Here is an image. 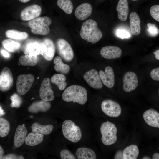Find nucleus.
I'll use <instances>...</instances> for the list:
<instances>
[{
    "label": "nucleus",
    "mask_w": 159,
    "mask_h": 159,
    "mask_svg": "<svg viewBox=\"0 0 159 159\" xmlns=\"http://www.w3.org/2000/svg\"><path fill=\"white\" fill-rule=\"evenodd\" d=\"M75 154L78 159H95L97 158L96 153L93 150L86 147L78 148Z\"/></svg>",
    "instance_id": "nucleus-23"
},
{
    "label": "nucleus",
    "mask_w": 159,
    "mask_h": 159,
    "mask_svg": "<svg viewBox=\"0 0 159 159\" xmlns=\"http://www.w3.org/2000/svg\"><path fill=\"white\" fill-rule=\"evenodd\" d=\"M21 49L25 54L37 56L42 55L45 52L46 47L43 41L29 39L24 43Z\"/></svg>",
    "instance_id": "nucleus-5"
},
{
    "label": "nucleus",
    "mask_w": 159,
    "mask_h": 159,
    "mask_svg": "<svg viewBox=\"0 0 159 159\" xmlns=\"http://www.w3.org/2000/svg\"><path fill=\"white\" fill-rule=\"evenodd\" d=\"M81 37L87 41L94 44L102 38V34L97 27V23L92 19L84 22L80 32Z\"/></svg>",
    "instance_id": "nucleus-1"
},
{
    "label": "nucleus",
    "mask_w": 159,
    "mask_h": 159,
    "mask_svg": "<svg viewBox=\"0 0 159 159\" xmlns=\"http://www.w3.org/2000/svg\"><path fill=\"white\" fill-rule=\"evenodd\" d=\"M12 102L11 106L12 107L18 108L20 106L22 102L21 98L17 93H14L10 97Z\"/></svg>",
    "instance_id": "nucleus-35"
},
{
    "label": "nucleus",
    "mask_w": 159,
    "mask_h": 159,
    "mask_svg": "<svg viewBox=\"0 0 159 159\" xmlns=\"http://www.w3.org/2000/svg\"><path fill=\"white\" fill-rule=\"evenodd\" d=\"M101 108L104 113L112 117H118L121 113V108L119 104L111 99L103 100L101 104Z\"/></svg>",
    "instance_id": "nucleus-6"
},
{
    "label": "nucleus",
    "mask_w": 159,
    "mask_h": 159,
    "mask_svg": "<svg viewBox=\"0 0 159 159\" xmlns=\"http://www.w3.org/2000/svg\"><path fill=\"white\" fill-rule=\"evenodd\" d=\"M132 0V1H137L138 0Z\"/></svg>",
    "instance_id": "nucleus-51"
},
{
    "label": "nucleus",
    "mask_w": 159,
    "mask_h": 159,
    "mask_svg": "<svg viewBox=\"0 0 159 159\" xmlns=\"http://www.w3.org/2000/svg\"><path fill=\"white\" fill-rule=\"evenodd\" d=\"M62 130L64 137L72 142H78L81 138L82 133L80 128L71 120H66L64 121Z\"/></svg>",
    "instance_id": "nucleus-4"
},
{
    "label": "nucleus",
    "mask_w": 159,
    "mask_h": 159,
    "mask_svg": "<svg viewBox=\"0 0 159 159\" xmlns=\"http://www.w3.org/2000/svg\"><path fill=\"white\" fill-rule=\"evenodd\" d=\"M114 159H123V151L121 150L117 151L115 153Z\"/></svg>",
    "instance_id": "nucleus-43"
},
{
    "label": "nucleus",
    "mask_w": 159,
    "mask_h": 159,
    "mask_svg": "<svg viewBox=\"0 0 159 159\" xmlns=\"http://www.w3.org/2000/svg\"><path fill=\"white\" fill-rule=\"evenodd\" d=\"M34 81L32 74H21L17 77L16 84L18 93L23 95L26 93L31 88Z\"/></svg>",
    "instance_id": "nucleus-7"
},
{
    "label": "nucleus",
    "mask_w": 159,
    "mask_h": 159,
    "mask_svg": "<svg viewBox=\"0 0 159 159\" xmlns=\"http://www.w3.org/2000/svg\"><path fill=\"white\" fill-rule=\"evenodd\" d=\"M142 159H150V158L147 156H145L142 158Z\"/></svg>",
    "instance_id": "nucleus-50"
},
{
    "label": "nucleus",
    "mask_w": 159,
    "mask_h": 159,
    "mask_svg": "<svg viewBox=\"0 0 159 159\" xmlns=\"http://www.w3.org/2000/svg\"><path fill=\"white\" fill-rule=\"evenodd\" d=\"M99 74L103 84L109 88L112 87L115 84V75L112 68L109 66L106 67L105 71L101 70Z\"/></svg>",
    "instance_id": "nucleus-14"
},
{
    "label": "nucleus",
    "mask_w": 159,
    "mask_h": 159,
    "mask_svg": "<svg viewBox=\"0 0 159 159\" xmlns=\"http://www.w3.org/2000/svg\"><path fill=\"white\" fill-rule=\"evenodd\" d=\"M27 130L24 125H19L15 132L14 138V145L18 148L21 146L25 141Z\"/></svg>",
    "instance_id": "nucleus-17"
},
{
    "label": "nucleus",
    "mask_w": 159,
    "mask_h": 159,
    "mask_svg": "<svg viewBox=\"0 0 159 159\" xmlns=\"http://www.w3.org/2000/svg\"><path fill=\"white\" fill-rule=\"evenodd\" d=\"M54 63L55 64L54 68L57 72L62 74H67L69 71L70 67L67 64L63 63L61 58L57 56L54 60Z\"/></svg>",
    "instance_id": "nucleus-29"
},
{
    "label": "nucleus",
    "mask_w": 159,
    "mask_h": 159,
    "mask_svg": "<svg viewBox=\"0 0 159 159\" xmlns=\"http://www.w3.org/2000/svg\"><path fill=\"white\" fill-rule=\"evenodd\" d=\"M31 31L32 33L34 34L46 35L49 33L50 29L49 26H43L34 29H31Z\"/></svg>",
    "instance_id": "nucleus-36"
},
{
    "label": "nucleus",
    "mask_w": 159,
    "mask_h": 159,
    "mask_svg": "<svg viewBox=\"0 0 159 159\" xmlns=\"http://www.w3.org/2000/svg\"><path fill=\"white\" fill-rule=\"evenodd\" d=\"M18 0L22 3H26L29 1L31 0Z\"/></svg>",
    "instance_id": "nucleus-49"
},
{
    "label": "nucleus",
    "mask_w": 159,
    "mask_h": 159,
    "mask_svg": "<svg viewBox=\"0 0 159 159\" xmlns=\"http://www.w3.org/2000/svg\"><path fill=\"white\" fill-rule=\"evenodd\" d=\"M122 81L123 89L126 92L133 91L138 85L137 76L135 73L132 72L125 73L123 76Z\"/></svg>",
    "instance_id": "nucleus-9"
},
{
    "label": "nucleus",
    "mask_w": 159,
    "mask_h": 159,
    "mask_svg": "<svg viewBox=\"0 0 159 159\" xmlns=\"http://www.w3.org/2000/svg\"><path fill=\"white\" fill-rule=\"evenodd\" d=\"M139 153V150L138 146L134 144L127 147L123 151L124 159H136Z\"/></svg>",
    "instance_id": "nucleus-26"
},
{
    "label": "nucleus",
    "mask_w": 159,
    "mask_h": 159,
    "mask_svg": "<svg viewBox=\"0 0 159 159\" xmlns=\"http://www.w3.org/2000/svg\"><path fill=\"white\" fill-rule=\"evenodd\" d=\"M100 130L102 135L101 141L103 144L109 146L116 142L117 129L114 123L107 121L102 124Z\"/></svg>",
    "instance_id": "nucleus-3"
},
{
    "label": "nucleus",
    "mask_w": 159,
    "mask_h": 159,
    "mask_svg": "<svg viewBox=\"0 0 159 159\" xmlns=\"http://www.w3.org/2000/svg\"><path fill=\"white\" fill-rule=\"evenodd\" d=\"M57 4L66 13L69 14L72 13L73 7L70 0H57Z\"/></svg>",
    "instance_id": "nucleus-33"
},
{
    "label": "nucleus",
    "mask_w": 159,
    "mask_h": 159,
    "mask_svg": "<svg viewBox=\"0 0 159 159\" xmlns=\"http://www.w3.org/2000/svg\"><path fill=\"white\" fill-rule=\"evenodd\" d=\"M152 158L153 159H159V153H154L152 157Z\"/></svg>",
    "instance_id": "nucleus-47"
},
{
    "label": "nucleus",
    "mask_w": 159,
    "mask_h": 159,
    "mask_svg": "<svg viewBox=\"0 0 159 159\" xmlns=\"http://www.w3.org/2000/svg\"><path fill=\"white\" fill-rule=\"evenodd\" d=\"M4 150L1 146H0V159H2L4 157Z\"/></svg>",
    "instance_id": "nucleus-45"
},
{
    "label": "nucleus",
    "mask_w": 159,
    "mask_h": 159,
    "mask_svg": "<svg viewBox=\"0 0 159 159\" xmlns=\"http://www.w3.org/2000/svg\"><path fill=\"white\" fill-rule=\"evenodd\" d=\"M5 35L8 38L17 40H25L28 36V34L26 32L14 29L6 31L5 32Z\"/></svg>",
    "instance_id": "nucleus-28"
},
{
    "label": "nucleus",
    "mask_w": 159,
    "mask_h": 159,
    "mask_svg": "<svg viewBox=\"0 0 159 159\" xmlns=\"http://www.w3.org/2000/svg\"><path fill=\"white\" fill-rule=\"evenodd\" d=\"M39 96L41 99L45 101H52L54 99V92L52 89L49 78H44L41 85Z\"/></svg>",
    "instance_id": "nucleus-12"
},
{
    "label": "nucleus",
    "mask_w": 159,
    "mask_h": 159,
    "mask_svg": "<svg viewBox=\"0 0 159 159\" xmlns=\"http://www.w3.org/2000/svg\"><path fill=\"white\" fill-rule=\"evenodd\" d=\"M100 53L101 56L105 58L115 59L120 57L122 51L118 47L108 46L103 47L100 50Z\"/></svg>",
    "instance_id": "nucleus-16"
},
{
    "label": "nucleus",
    "mask_w": 159,
    "mask_h": 159,
    "mask_svg": "<svg viewBox=\"0 0 159 159\" xmlns=\"http://www.w3.org/2000/svg\"><path fill=\"white\" fill-rule=\"evenodd\" d=\"M150 13L151 16L159 22V5H154L150 8Z\"/></svg>",
    "instance_id": "nucleus-37"
},
{
    "label": "nucleus",
    "mask_w": 159,
    "mask_h": 159,
    "mask_svg": "<svg viewBox=\"0 0 159 159\" xmlns=\"http://www.w3.org/2000/svg\"><path fill=\"white\" fill-rule=\"evenodd\" d=\"M147 26L148 32L151 36H155L159 33V30L154 24L148 23L147 24Z\"/></svg>",
    "instance_id": "nucleus-39"
},
{
    "label": "nucleus",
    "mask_w": 159,
    "mask_h": 159,
    "mask_svg": "<svg viewBox=\"0 0 159 159\" xmlns=\"http://www.w3.org/2000/svg\"><path fill=\"white\" fill-rule=\"evenodd\" d=\"M130 29L134 35H139L140 32V20L138 14L134 12L131 13L129 16Z\"/></svg>",
    "instance_id": "nucleus-20"
},
{
    "label": "nucleus",
    "mask_w": 159,
    "mask_h": 159,
    "mask_svg": "<svg viewBox=\"0 0 159 159\" xmlns=\"http://www.w3.org/2000/svg\"><path fill=\"white\" fill-rule=\"evenodd\" d=\"M1 52L2 55L5 58L8 57L9 56V54L8 53L4 50H2L1 51Z\"/></svg>",
    "instance_id": "nucleus-44"
},
{
    "label": "nucleus",
    "mask_w": 159,
    "mask_h": 159,
    "mask_svg": "<svg viewBox=\"0 0 159 159\" xmlns=\"http://www.w3.org/2000/svg\"><path fill=\"white\" fill-rule=\"evenodd\" d=\"M51 19L47 16L38 17L28 23L29 26L31 29L43 26H49L51 24Z\"/></svg>",
    "instance_id": "nucleus-24"
},
{
    "label": "nucleus",
    "mask_w": 159,
    "mask_h": 159,
    "mask_svg": "<svg viewBox=\"0 0 159 159\" xmlns=\"http://www.w3.org/2000/svg\"><path fill=\"white\" fill-rule=\"evenodd\" d=\"M117 36L122 39L129 38L130 36V34L126 30L124 29H118L116 32Z\"/></svg>",
    "instance_id": "nucleus-40"
},
{
    "label": "nucleus",
    "mask_w": 159,
    "mask_h": 159,
    "mask_svg": "<svg viewBox=\"0 0 159 159\" xmlns=\"http://www.w3.org/2000/svg\"><path fill=\"white\" fill-rule=\"evenodd\" d=\"M31 128L33 132L43 135H47L52 132L53 129L54 127L50 124L44 125L37 122H35L32 124Z\"/></svg>",
    "instance_id": "nucleus-25"
},
{
    "label": "nucleus",
    "mask_w": 159,
    "mask_h": 159,
    "mask_svg": "<svg viewBox=\"0 0 159 159\" xmlns=\"http://www.w3.org/2000/svg\"><path fill=\"white\" fill-rule=\"evenodd\" d=\"M155 58L159 60V49L153 52Z\"/></svg>",
    "instance_id": "nucleus-46"
},
{
    "label": "nucleus",
    "mask_w": 159,
    "mask_h": 159,
    "mask_svg": "<svg viewBox=\"0 0 159 159\" xmlns=\"http://www.w3.org/2000/svg\"><path fill=\"white\" fill-rule=\"evenodd\" d=\"M37 56L25 54L20 57L19 61L20 64L24 66H33L37 63Z\"/></svg>",
    "instance_id": "nucleus-30"
},
{
    "label": "nucleus",
    "mask_w": 159,
    "mask_h": 159,
    "mask_svg": "<svg viewBox=\"0 0 159 159\" xmlns=\"http://www.w3.org/2000/svg\"><path fill=\"white\" fill-rule=\"evenodd\" d=\"M51 107V104L49 101L39 100L34 102L29 107L28 111L31 113H35L39 112H46Z\"/></svg>",
    "instance_id": "nucleus-19"
},
{
    "label": "nucleus",
    "mask_w": 159,
    "mask_h": 159,
    "mask_svg": "<svg viewBox=\"0 0 159 159\" xmlns=\"http://www.w3.org/2000/svg\"><path fill=\"white\" fill-rule=\"evenodd\" d=\"M10 130V125L9 122L6 119L0 118V136L3 137L8 135Z\"/></svg>",
    "instance_id": "nucleus-34"
},
{
    "label": "nucleus",
    "mask_w": 159,
    "mask_h": 159,
    "mask_svg": "<svg viewBox=\"0 0 159 159\" xmlns=\"http://www.w3.org/2000/svg\"><path fill=\"white\" fill-rule=\"evenodd\" d=\"M56 45L59 55L64 60L69 62L73 59L74 52L70 45L67 41L59 39L57 40Z\"/></svg>",
    "instance_id": "nucleus-8"
},
{
    "label": "nucleus",
    "mask_w": 159,
    "mask_h": 159,
    "mask_svg": "<svg viewBox=\"0 0 159 159\" xmlns=\"http://www.w3.org/2000/svg\"><path fill=\"white\" fill-rule=\"evenodd\" d=\"M150 76L153 80L159 81V67L152 70L150 72Z\"/></svg>",
    "instance_id": "nucleus-41"
},
{
    "label": "nucleus",
    "mask_w": 159,
    "mask_h": 159,
    "mask_svg": "<svg viewBox=\"0 0 159 159\" xmlns=\"http://www.w3.org/2000/svg\"><path fill=\"white\" fill-rule=\"evenodd\" d=\"M143 116L148 125L159 128V113L157 111L153 108L149 109L144 112Z\"/></svg>",
    "instance_id": "nucleus-15"
},
{
    "label": "nucleus",
    "mask_w": 159,
    "mask_h": 159,
    "mask_svg": "<svg viewBox=\"0 0 159 159\" xmlns=\"http://www.w3.org/2000/svg\"><path fill=\"white\" fill-rule=\"evenodd\" d=\"M158 93L159 94V90H158Z\"/></svg>",
    "instance_id": "nucleus-52"
},
{
    "label": "nucleus",
    "mask_w": 159,
    "mask_h": 159,
    "mask_svg": "<svg viewBox=\"0 0 159 159\" xmlns=\"http://www.w3.org/2000/svg\"><path fill=\"white\" fill-rule=\"evenodd\" d=\"M46 49L45 52L42 55L47 61H50L53 59L55 53V48L53 41L49 38H45L43 41Z\"/></svg>",
    "instance_id": "nucleus-22"
},
{
    "label": "nucleus",
    "mask_w": 159,
    "mask_h": 159,
    "mask_svg": "<svg viewBox=\"0 0 159 159\" xmlns=\"http://www.w3.org/2000/svg\"><path fill=\"white\" fill-rule=\"evenodd\" d=\"M4 112L3 110L2 109L1 106H0V116H2L3 115H4Z\"/></svg>",
    "instance_id": "nucleus-48"
},
{
    "label": "nucleus",
    "mask_w": 159,
    "mask_h": 159,
    "mask_svg": "<svg viewBox=\"0 0 159 159\" xmlns=\"http://www.w3.org/2000/svg\"><path fill=\"white\" fill-rule=\"evenodd\" d=\"M13 84L12 72L10 69L4 67L0 75V90L4 92H7L12 87Z\"/></svg>",
    "instance_id": "nucleus-10"
},
{
    "label": "nucleus",
    "mask_w": 159,
    "mask_h": 159,
    "mask_svg": "<svg viewBox=\"0 0 159 159\" xmlns=\"http://www.w3.org/2000/svg\"><path fill=\"white\" fill-rule=\"evenodd\" d=\"M60 156L62 159H76L77 157L69 151L67 149H63L60 152Z\"/></svg>",
    "instance_id": "nucleus-38"
},
{
    "label": "nucleus",
    "mask_w": 159,
    "mask_h": 159,
    "mask_svg": "<svg viewBox=\"0 0 159 159\" xmlns=\"http://www.w3.org/2000/svg\"><path fill=\"white\" fill-rule=\"evenodd\" d=\"M92 10V6L90 4L83 3L77 8L75 11V15L78 19L84 20L90 15Z\"/></svg>",
    "instance_id": "nucleus-18"
},
{
    "label": "nucleus",
    "mask_w": 159,
    "mask_h": 159,
    "mask_svg": "<svg viewBox=\"0 0 159 159\" xmlns=\"http://www.w3.org/2000/svg\"><path fill=\"white\" fill-rule=\"evenodd\" d=\"M66 78L62 74H55L51 78V82L56 85L60 90H63L65 88L67 83L65 82Z\"/></svg>",
    "instance_id": "nucleus-31"
},
{
    "label": "nucleus",
    "mask_w": 159,
    "mask_h": 159,
    "mask_svg": "<svg viewBox=\"0 0 159 159\" xmlns=\"http://www.w3.org/2000/svg\"><path fill=\"white\" fill-rule=\"evenodd\" d=\"M2 44L4 48L11 52H15L21 47L20 43L11 39L3 40Z\"/></svg>",
    "instance_id": "nucleus-32"
},
{
    "label": "nucleus",
    "mask_w": 159,
    "mask_h": 159,
    "mask_svg": "<svg viewBox=\"0 0 159 159\" xmlns=\"http://www.w3.org/2000/svg\"><path fill=\"white\" fill-rule=\"evenodd\" d=\"M62 98L64 101L84 105L87 100V93L83 87L74 85L69 86L64 90L62 94Z\"/></svg>",
    "instance_id": "nucleus-2"
},
{
    "label": "nucleus",
    "mask_w": 159,
    "mask_h": 159,
    "mask_svg": "<svg viewBox=\"0 0 159 159\" xmlns=\"http://www.w3.org/2000/svg\"><path fill=\"white\" fill-rule=\"evenodd\" d=\"M42 12L41 7L37 4L27 6L24 9L20 14V17L23 21L32 20L39 16Z\"/></svg>",
    "instance_id": "nucleus-13"
},
{
    "label": "nucleus",
    "mask_w": 159,
    "mask_h": 159,
    "mask_svg": "<svg viewBox=\"0 0 159 159\" xmlns=\"http://www.w3.org/2000/svg\"><path fill=\"white\" fill-rule=\"evenodd\" d=\"M43 140V135L31 132L26 137L25 142L27 145L33 146L40 144Z\"/></svg>",
    "instance_id": "nucleus-27"
},
{
    "label": "nucleus",
    "mask_w": 159,
    "mask_h": 159,
    "mask_svg": "<svg viewBox=\"0 0 159 159\" xmlns=\"http://www.w3.org/2000/svg\"><path fill=\"white\" fill-rule=\"evenodd\" d=\"M83 78L88 85L92 88L100 89L102 87L99 73L95 69H92L86 72Z\"/></svg>",
    "instance_id": "nucleus-11"
},
{
    "label": "nucleus",
    "mask_w": 159,
    "mask_h": 159,
    "mask_svg": "<svg viewBox=\"0 0 159 159\" xmlns=\"http://www.w3.org/2000/svg\"><path fill=\"white\" fill-rule=\"evenodd\" d=\"M116 10L119 19L122 21H125L129 12V6L127 0H119Z\"/></svg>",
    "instance_id": "nucleus-21"
},
{
    "label": "nucleus",
    "mask_w": 159,
    "mask_h": 159,
    "mask_svg": "<svg viewBox=\"0 0 159 159\" xmlns=\"http://www.w3.org/2000/svg\"><path fill=\"white\" fill-rule=\"evenodd\" d=\"M24 158L21 155L11 153L4 156L3 158V159H24Z\"/></svg>",
    "instance_id": "nucleus-42"
}]
</instances>
